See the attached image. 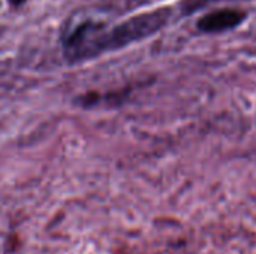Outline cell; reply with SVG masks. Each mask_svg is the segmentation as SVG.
<instances>
[{"label":"cell","mask_w":256,"mask_h":254,"mask_svg":"<svg viewBox=\"0 0 256 254\" xmlns=\"http://www.w3.org/2000/svg\"><path fill=\"white\" fill-rule=\"evenodd\" d=\"M244 18V13L236 9H222L212 12L201 18L198 27L204 31H220L238 25Z\"/></svg>","instance_id":"cell-2"},{"label":"cell","mask_w":256,"mask_h":254,"mask_svg":"<svg viewBox=\"0 0 256 254\" xmlns=\"http://www.w3.org/2000/svg\"><path fill=\"white\" fill-rule=\"evenodd\" d=\"M9 1H10L12 4H20V3H22L24 0H9Z\"/></svg>","instance_id":"cell-3"},{"label":"cell","mask_w":256,"mask_h":254,"mask_svg":"<svg viewBox=\"0 0 256 254\" xmlns=\"http://www.w3.org/2000/svg\"><path fill=\"white\" fill-rule=\"evenodd\" d=\"M168 13H170L168 9H160V10H154L150 13H142V15L134 16V18L122 22L120 25L114 27L108 33L99 36L92 43H88L78 54L76 60L93 57L104 51L118 49L122 46H126V45L135 42V40L150 36L152 33H154L165 24Z\"/></svg>","instance_id":"cell-1"}]
</instances>
